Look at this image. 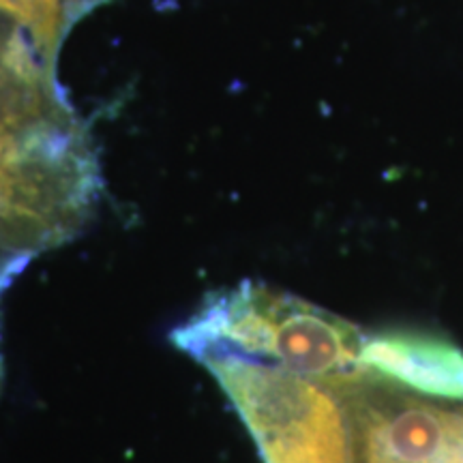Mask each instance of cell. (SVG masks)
Returning <instances> with one entry per match:
<instances>
[{
    "instance_id": "cell-1",
    "label": "cell",
    "mask_w": 463,
    "mask_h": 463,
    "mask_svg": "<svg viewBox=\"0 0 463 463\" xmlns=\"http://www.w3.org/2000/svg\"><path fill=\"white\" fill-rule=\"evenodd\" d=\"M202 363L245 358L314 380L335 392L367 375L354 324L292 294L245 283L204 307L174 335Z\"/></svg>"
},
{
    "instance_id": "cell-2",
    "label": "cell",
    "mask_w": 463,
    "mask_h": 463,
    "mask_svg": "<svg viewBox=\"0 0 463 463\" xmlns=\"http://www.w3.org/2000/svg\"><path fill=\"white\" fill-rule=\"evenodd\" d=\"M204 364L236 405L266 463H356L350 416L335 391L245 358Z\"/></svg>"
},
{
    "instance_id": "cell-3",
    "label": "cell",
    "mask_w": 463,
    "mask_h": 463,
    "mask_svg": "<svg viewBox=\"0 0 463 463\" xmlns=\"http://www.w3.org/2000/svg\"><path fill=\"white\" fill-rule=\"evenodd\" d=\"M361 361L382 380L419 395L463 402V352L438 335L380 333L364 339Z\"/></svg>"
},
{
    "instance_id": "cell-4",
    "label": "cell",
    "mask_w": 463,
    "mask_h": 463,
    "mask_svg": "<svg viewBox=\"0 0 463 463\" xmlns=\"http://www.w3.org/2000/svg\"><path fill=\"white\" fill-rule=\"evenodd\" d=\"M73 5L75 0H0V11L28 31V37L43 61L54 67L56 50Z\"/></svg>"
}]
</instances>
